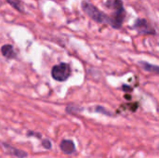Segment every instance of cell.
I'll list each match as a JSON object with an SVG mask.
<instances>
[{"mask_svg":"<svg viewBox=\"0 0 159 158\" xmlns=\"http://www.w3.org/2000/svg\"><path fill=\"white\" fill-rule=\"evenodd\" d=\"M81 6H82L83 11L89 18H91L93 20H95L96 22H99V23L105 22V23L111 24V17H108L106 14H104L103 12H102L101 10H99L91 3H89L88 1H83L82 4H81Z\"/></svg>","mask_w":159,"mask_h":158,"instance_id":"1","label":"cell"},{"mask_svg":"<svg viewBox=\"0 0 159 158\" xmlns=\"http://www.w3.org/2000/svg\"><path fill=\"white\" fill-rule=\"evenodd\" d=\"M107 7L116 9L115 14L111 17V26L119 29L126 16V11L123 7V2L121 0H112L107 3Z\"/></svg>","mask_w":159,"mask_h":158,"instance_id":"2","label":"cell"},{"mask_svg":"<svg viewBox=\"0 0 159 158\" xmlns=\"http://www.w3.org/2000/svg\"><path fill=\"white\" fill-rule=\"evenodd\" d=\"M70 74H71V68L67 63H60L58 65H55L51 70L52 77L60 82L67 80Z\"/></svg>","mask_w":159,"mask_h":158,"instance_id":"3","label":"cell"},{"mask_svg":"<svg viewBox=\"0 0 159 158\" xmlns=\"http://www.w3.org/2000/svg\"><path fill=\"white\" fill-rule=\"evenodd\" d=\"M134 27L139 33H142V34H156L154 27L151 25L150 22H148L144 19L137 20L135 21Z\"/></svg>","mask_w":159,"mask_h":158,"instance_id":"4","label":"cell"},{"mask_svg":"<svg viewBox=\"0 0 159 158\" xmlns=\"http://www.w3.org/2000/svg\"><path fill=\"white\" fill-rule=\"evenodd\" d=\"M2 145H3V147L6 149V151H7V153L8 155L14 156L15 157L25 158L28 156V155H27L26 152H24V151H22V150H20V149H18V148H16V147H13V146H11V145L8 144V143L2 142Z\"/></svg>","mask_w":159,"mask_h":158,"instance_id":"5","label":"cell"},{"mask_svg":"<svg viewBox=\"0 0 159 158\" xmlns=\"http://www.w3.org/2000/svg\"><path fill=\"white\" fill-rule=\"evenodd\" d=\"M60 147H61V150L66 155H71V154H74L75 152V145L74 142L71 140L61 141Z\"/></svg>","mask_w":159,"mask_h":158,"instance_id":"6","label":"cell"},{"mask_svg":"<svg viewBox=\"0 0 159 158\" xmlns=\"http://www.w3.org/2000/svg\"><path fill=\"white\" fill-rule=\"evenodd\" d=\"M1 52H2V55L8 60L14 59L17 56V54L14 51V48L11 45H4L1 47Z\"/></svg>","mask_w":159,"mask_h":158,"instance_id":"7","label":"cell"},{"mask_svg":"<svg viewBox=\"0 0 159 158\" xmlns=\"http://www.w3.org/2000/svg\"><path fill=\"white\" fill-rule=\"evenodd\" d=\"M140 64L142 65V67H143L145 71H148V72H151V73H157V74H159V66L152 65V64L147 63V62H140Z\"/></svg>","mask_w":159,"mask_h":158,"instance_id":"8","label":"cell"},{"mask_svg":"<svg viewBox=\"0 0 159 158\" xmlns=\"http://www.w3.org/2000/svg\"><path fill=\"white\" fill-rule=\"evenodd\" d=\"M7 2L11 7H13L15 9H17L18 11H20V12H22V11H23L22 3H21L20 0H7Z\"/></svg>","mask_w":159,"mask_h":158,"instance_id":"9","label":"cell"},{"mask_svg":"<svg viewBox=\"0 0 159 158\" xmlns=\"http://www.w3.org/2000/svg\"><path fill=\"white\" fill-rule=\"evenodd\" d=\"M42 146H43L45 149L49 150V149H51L52 144H51V142H50L49 140H48V139H44V140L42 141Z\"/></svg>","mask_w":159,"mask_h":158,"instance_id":"10","label":"cell"},{"mask_svg":"<svg viewBox=\"0 0 159 158\" xmlns=\"http://www.w3.org/2000/svg\"><path fill=\"white\" fill-rule=\"evenodd\" d=\"M27 135H28V136H35V137H38V138L41 139V135H40L39 133H34V132L29 131V132L27 133Z\"/></svg>","mask_w":159,"mask_h":158,"instance_id":"11","label":"cell"}]
</instances>
